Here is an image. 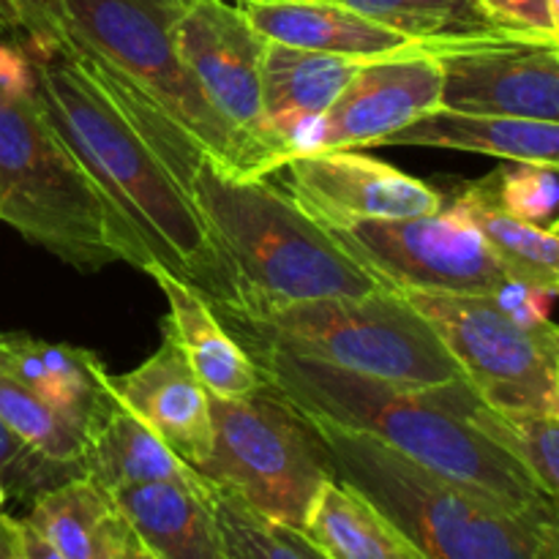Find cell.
Returning a JSON list of instances; mask_svg holds the SVG:
<instances>
[{
    "label": "cell",
    "instance_id": "cell-1",
    "mask_svg": "<svg viewBox=\"0 0 559 559\" xmlns=\"http://www.w3.org/2000/svg\"><path fill=\"white\" fill-rule=\"evenodd\" d=\"M36 102L87 178L136 235L151 262L191 284L213 309H235V278L189 194L115 107L74 49L31 55Z\"/></svg>",
    "mask_w": 559,
    "mask_h": 559
},
{
    "label": "cell",
    "instance_id": "cell-2",
    "mask_svg": "<svg viewBox=\"0 0 559 559\" xmlns=\"http://www.w3.org/2000/svg\"><path fill=\"white\" fill-rule=\"evenodd\" d=\"M240 347L254 360L262 380L306 415L374 437L420 467L484 491L511 511L557 519L555 497L546 495L500 445L459 418L440 388L391 385L282 349Z\"/></svg>",
    "mask_w": 559,
    "mask_h": 559
},
{
    "label": "cell",
    "instance_id": "cell-3",
    "mask_svg": "<svg viewBox=\"0 0 559 559\" xmlns=\"http://www.w3.org/2000/svg\"><path fill=\"white\" fill-rule=\"evenodd\" d=\"M309 418L325 442L338 484L369 500L426 559H533L559 535L557 519L511 511L374 437Z\"/></svg>",
    "mask_w": 559,
    "mask_h": 559
},
{
    "label": "cell",
    "instance_id": "cell-4",
    "mask_svg": "<svg viewBox=\"0 0 559 559\" xmlns=\"http://www.w3.org/2000/svg\"><path fill=\"white\" fill-rule=\"evenodd\" d=\"M0 222L76 271L129 262L147 251L44 118L36 85L0 107Z\"/></svg>",
    "mask_w": 559,
    "mask_h": 559
},
{
    "label": "cell",
    "instance_id": "cell-5",
    "mask_svg": "<svg viewBox=\"0 0 559 559\" xmlns=\"http://www.w3.org/2000/svg\"><path fill=\"white\" fill-rule=\"evenodd\" d=\"M213 311L235 342L282 349L391 385L440 388L467 380L429 322L396 287L278 309Z\"/></svg>",
    "mask_w": 559,
    "mask_h": 559
},
{
    "label": "cell",
    "instance_id": "cell-6",
    "mask_svg": "<svg viewBox=\"0 0 559 559\" xmlns=\"http://www.w3.org/2000/svg\"><path fill=\"white\" fill-rule=\"evenodd\" d=\"M74 47L102 60L235 178H262V158L213 109L180 60L175 25L191 0H60Z\"/></svg>",
    "mask_w": 559,
    "mask_h": 559
},
{
    "label": "cell",
    "instance_id": "cell-7",
    "mask_svg": "<svg viewBox=\"0 0 559 559\" xmlns=\"http://www.w3.org/2000/svg\"><path fill=\"white\" fill-rule=\"evenodd\" d=\"M207 404L213 445L194 473L243 500L267 522L304 530L320 491L336 480L309 415L267 382L240 399L207 393Z\"/></svg>",
    "mask_w": 559,
    "mask_h": 559
},
{
    "label": "cell",
    "instance_id": "cell-8",
    "mask_svg": "<svg viewBox=\"0 0 559 559\" xmlns=\"http://www.w3.org/2000/svg\"><path fill=\"white\" fill-rule=\"evenodd\" d=\"M399 293L429 322L484 402L559 413V331L522 328L489 295Z\"/></svg>",
    "mask_w": 559,
    "mask_h": 559
},
{
    "label": "cell",
    "instance_id": "cell-9",
    "mask_svg": "<svg viewBox=\"0 0 559 559\" xmlns=\"http://www.w3.org/2000/svg\"><path fill=\"white\" fill-rule=\"evenodd\" d=\"M322 227L396 289L491 298L513 282L480 235L445 207L426 216L358 218Z\"/></svg>",
    "mask_w": 559,
    "mask_h": 559
},
{
    "label": "cell",
    "instance_id": "cell-10",
    "mask_svg": "<svg viewBox=\"0 0 559 559\" xmlns=\"http://www.w3.org/2000/svg\"><path fill=\"white\" fill-rule=\"evenodd\" d=\"M440 107L559 123V41L524 36L445 44Z\"/></svg>",
    "mask_w": 559,
    "mask_h": 559
},
{
    "label": "cell",
    "instance_id": "cell-11",
    "mask_svg": "<svg viewBox=\"0 0 559 559\" xmlns=\"http://www.w3.org/2000/svg\"><path fill=\"white\" fill-rule=\"evenodd\" d=\"M175 44L213 109L257 147L265 175L273 173L260 140V69L267 38L233 0H191L175 25Z\"/></svg>",
    "mask_w": 559,
    "mask_h": 559
},
{
    "label": "cell",
    "instance_id": "cell-12",
    "mask_svg": "<svg viewBox=\"0 0 559 559\" xmlns=\"http://www.w3.org/2000/svg\"><path fill=\"white\" fill-rule=\"evenodd\" d=\"M440 93L442 71L435 52L366 60L328 112L311 126L304 153L380 145L413 118L440 107Z\"/></svg>",
    "mask_w": 559,
    "mask_h": 559
},
{
    "label": "cell",
    "instance_id": "cell-13",
    "mask_svg": "<svg viewBox=\"0 0 559 559\" xmlns=\"http://www.w3.org/2000/svg\"><path fill=\"white\" fill-rule=\"evenodd\" d=\"M282 169H287L293 200L320 224L426 216L442 207L440 191L366 153H304Z\"/></svg>",
    "mask_w": 559,
    "mask_h": 559
},
{
    "label": "cell",
    "instance_id": "cell-14",
    "mask_svg": "<svg viewBox=\"0 0 559 559\" xmlns=\"http://www.w3.org/2000/svg\"><path fill=\"white\" fill-rule=\"evenodd\" d=\"M366 60L314 52L267 41L260 69V140L271 167L282 169L300 156L311 126L328 112Z\"/></svg>",
    "mask_w": 559,
    "mask_h": 559
},
{
    "label": "cell",
    "instance_id": "cell-15",
    "mask_svg": "<svg viewBox=\"0 0 559 559\" xmlns=\"http://www.w3.org/2000/svg\"><path fill=\"white\" fill-rule=\"evenodd\" d=\"M109 380L120 404L145 420L180 462L191 469L205 462L213 445L207 391L173 336L164 333L162 347L145 364Z\"/></svg>",
    "mask_w": 559,
    "mask_h": 559
},
{
    "label": "cell",
    "instance_id": "cell-16",
    "mask_svg": "<svg viewBox=\"0 0 559 559\" xmlns=\"http://www.w3.org/2000/svg\"><path fill=\"white\" fill-rule=\"evenodd\" d=\"M0 374L36 393L44 404L80 426L91 440L120 404L102 358L91 349L44 342L27 333H0Z\"/></svg>",
    "mask_w": 559,
    "mask_h": 559
},
{
    "label": "cell",
    "instance_id": "cell-17",
    "mask_svg": "<svg viewBox=\"0 0 559 559\" xmlns=\"http://www.w3.org/2000/svg\"><path fill=\"white\" fill-rule=\"evenodd\" d=\"M267 41L355 60L402 52H437L440 47L402 36L336 0H233Z\"/></svg>",
    "mask_w": 559,
    "mask_h": 559
},
{
    "label": "cell",
    "instance_id": "cell-18",
    "mask_svg": "<svg viewBox=\"0 0 559 559\" xmlns=\"http://www.w3.org/2000/svg\"><path fill=\"white\" fill-rule=\"evenodd\" d=\"M109 497L136 544L153 559H224L211 486L202 478L153 480Z\"/></svg>",
    "mask_w": 559,
    "mask_h": 559
},
{
    "label": "cell",
    "instance_id": "cell-19",
    "mask_svg": "<svg viewBox=\"0 0 559 559\" xmlns=\"http://www.w3.org/2000/svg\"><path fill=\"white\" fill-rule=\"evenodd\" d=\"M145 273L158 284L169 300V317L164 333L175 338L186 355L202 388L218 399H240L265 385L260 369L233 333L222 325L205 295L180 282L156 262H147Z\"/></svg>",
    "mask_w": 559,
    "mask_h": 559
},
{
    "label": "cell",
    "instance_id": "cell-20",
    "mask_svg": "<svg viewBox=\"0 0 559 559\" xmlns=\"http://www.w3.org/2000/svg\"><path fill=\"white\" fill-rule=\"evenodd\" d=\"M380 145L445 147L508 162L559 164V123L435 107L388 134Z\"/></svg>",
    "mask_w": 559,
    "mask_h": 559
},
{
    "label": "cell",
    "instance_id": "cell-21",
    "mask_svg": "<svg viewBox=\"0 0 559 559\" xmlns=\"http://www.w3.org/2000/svg\"><path fill=\"white\" fill-rule=\"evenodd\" d=\"M442 207L467 222L480 235L508 278L546 289L559 287L557 233H546L511 216L497 202L484 178L462 183L448 200L442 197Z\"/></svg>",
    "mask_w": 559,
    "mask_h": 559
},
{
    "label": "cell",
    "instance_id": "cell-22",
    "mask_svg": "<svg viewBox=\"0 0 559 559\" xmlns=\"http://www.w3.org/2000/svg\"><path fill=\"white\" fill-rule=\"evenodd\" d=\"M448 407L500 445L524 473L557 500L559 491V413L500 409L473 391L467 380L440 385Z\"/></svg>",
    "mask_w": 559,
    "mask_h": 559
},
{
    "label": "cell",
    "instance_id": "cell-23",
    "mask_svg": "<svg viewBox=\"0 0 559 559\" xmlns=\"http://www.w3.org/2000/svg\"><path fill=\"white\" fill-rule=\"evenodd\" d=\"M85 475L96 480L107 495L153 480H197L200 475L180 462L167 442L136 418L129 407L118 404L87 440Z\"/></svg>",
    "mask_w": 559,
    "mask_h": 559
},
{
    "label": "cell",
    "instance_id": "cell-24",
    "mask_svg": "<svg viewBox=\"0 0 559 559\" xmlns=\"http://www.w3.org/2000/svg\"><path fill=\"white\" fill-rule=\"evenodd\" d=\"M304 533L328 559H426L402 530L338 480L320 491Z\"/></svg>",
    "mask_w": 559,
    "mask_h": 559
},
{
    "label": "cell",
    "instance_id": "cell-25",
    "mask_svg": "<svg viewBox=\"0 0 559 559\" xmlns=\"http://www.w3.org/2000/svg\"><path fill=\"white\" fill-rule=\"evenodd\" d=\"M118 519L112 497L82 475L38 497L25 522L63 559H102Z\"/></svg>",
    "mask_w": 559,
    "mask_h": 559
},
{
    "label": "cell",
    "instance_id": "cell-26",
    "mask_svg": "<svg viewBox=\"0 0 559 559\" xmlns=\"http://www.w3.org/2000/svg\"><path fill=\"white\" fill-rule=\"evenodd\" d=\"M336 3L349 5L358 14L431 47L516 36L497 27L475 0H336Z\"/></svg>",
    "mask_w": 559,
    "mask_h": 559
},
{
    "label": "cell",
    "instance_id": "cell-27",
    "mask_svg": "<svg viewBox=\"0 0 559 559\" xmlns=\"http://www.w3.org/2000/svg\"><path fill=\"white\" fill-rule=\"evenodd\" d=\"M0 418L44 456L85 469V431L5 374H0Z\"/></svg>",
    "mask_w": 559,
    "mask_h": 559
},
{
    "label": "cell",
    "instance_id": "cell-28",
    "mask_svg": "<svg viewBox=\"0 0 559 559\" xmlns=\"http://www.w3.org/2000/svg\"><path fill=\"white\" fill-rule=\"evenodd\" d=\"M484 180L511 216L546 233H559L557 164L511 162Z\"/></svg>",
    "mask_w": 559,
    "mask_h": 559
},
{
    "label": "cell",
    "instance_id": "cell-29",
    "mask_svg": "<svg viewBox=\"0 0 559 559\" xmlns=\"http://www.w3.org/2000/svg\"><path fill=\"white\" fill-rule=\"evenodd\" d=\"M211 486V484H207ZM224 559H304L273 522L251 511L227 489L211 486Z\"/></svg>",
    "mask_w": 559,
    "mask_h": 559
},
{
    "label": "cell",
    "instance_id": "cell-30",
    "mask_svg": "<svg viewBox=\"0 0 559 559\" xmlns=\"http://www.w3.org/2000/svg\"><path fill=\"white\" fill-rule=\"evenodd\" d=\"M82 475L85 469L80 464H63L44 456L0 418V486L5 497H16L33 506L49 489Z\"/></svg>",
    "mask_w": 559,
    "mask_h": 559
},
{
    "label": "cell",
    "instance_id": "cell-31",
    "mask_svg": "<svg viewBox=\"0 0 559 559\" xmlns=\"http://www.w3.org/2000/svg\"><path fill=\"white\" fill-rule=\"evenodd\" d=\"M0 38L22 41L31 55L71 47L60 0H0Z\"/></svg>",
    "mask_w": 559,
    "mask_h": 559
},
{
    "label": "cell",
    "instance_id": "cell-32",
    "mask_svg": "<svg viewBox=\"0 0 559 559\" xmlns=\"http://www.w3.org/2000/svg\"><path fill=\"white\" fill-rule=\"evenodd\" d=\"M497 27L516 36L559 41V0H475Z\"/></svg>",
    "mask_w": 559,
    "mask_h": 559
},
{
    "label": "cell",
    "instance_id": "cell-33",
    "mask_svg": "<svg viewBox=\"0 0 559 559\" xmlns=\"http://www.w3.org/2000/svg\"><path fill=\"white\" fill-rule=\"evenodd\" d=\"M36 85V69L27 47L14 38H0V107Z\"/></svg>",
    "mask_w": 559,
    "mask_h": 559
},
{
    "label": "cell",
    "instance_id": "cell-34",
    "mask_svg": "<svg viewBox=\"0 0 559 559\" xmlns=\"http://www.w3.org/2000/svg\"><path fill=\"white\" fill-rule=\"evenodd\" d=\"M20 546H22V559H63V555L52 549L31 524L22 519L20 522Z\"/></svg>",
    "mask_w": 559,
    "mask_h": 559
},
{
    "label": "cell",
    "instance_id": "cell-35",
    "mask_svg": "<svg viewBox=\"0 0 559 559\" xmlns=\"http://www.w3.org/2000/svg\"><path fill=\"white\" fill-rule=\"evenodd\" d=\"M0 559H22L20 522L0 513Z\"/></svg>",
    "mask_w": 559,
    "mask_h": 559
},
{
    "label": "cell",
    "instance_id": "cell-36",
    "mask_svg": "<svg viewBox=\"0 0 559 559\" xmlns=\"http://www.w3.org/2000/svg\"><path fill=\"white\" fill-rule=\"evenodd\" d=\"M276 527H278V533H282L284 538H287L289 544H293V549L298 551V555L304 557V559H328L325 555H322L320 549H317L314 544H311L309 538H306V533H304V530L284 527V524H276Z\"/></svg>",
    "mask_w": 559,
    "mask_h": 559
},
{
    "label": "cell",
    "instance_id": "cell-37",
    "mask_svg": "<svg viewBox=\"0 0 559 559\" xmlns=\"http://www.w3.org/2000/svg\"><path fill=\"white\" fill-rule=\"evenodd\" d=\"M126 544H129V527L123 524V519H118L115 530L109 533L107 546H104L102 559H126Z\"/></svg>",
    "mask_w": 559,
    "mask_h": 559
},
{
    "label": "cell",
    "instance_id": "cell-38",
    "mask_svg": "<svg viewBox=\"0 0 559 559\" xmlns=\"http://www.w3.org/2000/svg\"><path fill=\"white\" fill-rule=\"evenodd\" d=\"M533 559H559V535L557 538H549L544 546L538 549V555Z\"/></svg>",
    "mask_w": 559,
    "mask_h": 559
},
{
    "label": "cell",
    "instance_id": "cell-39",
    "mask_svg": "<svg viewBox=\"0 0 559 559\" xmlns=\"http://www.w3.org/2000/svg\"><path fill=\"white\" fill-rule=\"evenodd\" d=\"M126 559H153V557L147 555V551L142 549L140 544H136L134 535L129 533V544H126Z\"/></svg>",
    "mask_w": 559,
    "mask_h": 559
},
{
    "label": "cell",
    "instance_id": "cell-40",
    "mask_svg": "<svg viewBox=\"0 0 559 559\" xmlns=\"http://www.w3.org/2000/svg\"><path fill=\"white\" fill-rule=\"evenodd\" d=\"M3 502H5V491H3V486H0V508H3Z\"/></svg>",
    "mask_w": 559,
    "mask_h": 559
}]
</instances>
